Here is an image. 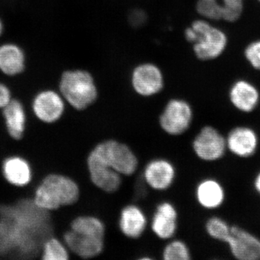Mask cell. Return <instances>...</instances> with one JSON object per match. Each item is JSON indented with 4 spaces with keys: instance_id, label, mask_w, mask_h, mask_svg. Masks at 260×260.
Wrapping results in <instances>:
<instances>
[{
    "instance_id": "6da1fadb",
    "label": "cell",
    "mask_w": 260,
    "mask_h": 260,
    "mask_svg": "<svg viewBox=\"0 0 260 260\" xmlns=\"http://www.w3.org/2000/svg\"><path fill=\"white\" fill-rule=\"evenodd\" d=\"M80 194L79 184L73 178L63 173L51 172L36 186L32 200L38 208L53 213L76 204Z\"/></svg>"
},
{
    "instance_id": "7a4b0ae2",
    "label": "cell",
    "mask_w": 260,
    "mask_h": 260,
    "mask_svg": "<svg viewBox=\"0 0 260 260\" xmlns=\"http://www.w3.org/2000/svg\"><path fill=\"white\" fill-rule=\"evenodd\" d=\"M184 37L192 44L195 56L201 61L217 59L226 49L229 43L226 34L205 18L194 20L185 29Z\"/></svg>"
},
{
    "instance_id": "3957f363",
    "label": "cell",
    "mask_w": 260,
    "mask_h": 260,
    "mask_svg": "<svg viewBox=\"0 0 260 260\" xmlns=\"http://www.w3.org/2000/svg\"><path fill=\"white\" fill-rule=\"evenodd\" d=\"M59 92L66 104L77 111L88 109L99 97L95 79L85 70L64 71L59 80Z\"/></svg>"
},
{
    "instance_id": "277c9868",
    "label": "cell",
    "mask_w": 260,
    "mask_h": 260,
    "mask_svg": "<svg viewBox=\"0 0 260 260\" xmlns=\"http://www.w3.org/2000/svg\"><path fill=\"white\" fill-rule=\"evenodd\" d=\"M92 150L121 176L130 177L138 170V157L125 143L113 139L104 140L95 145Z\"/></svg>"
},
{
    "instance_id": "5b68a950",
    "label": "cell",
    "mask_w": 260,
    "mask_h": 260,
    "mask_svg": "<svg viewBox=\"0 0 260 260\" xmlns=\"http://www.w3.org/2000/svg\"><path fill=\"white\" fill-rule=\"evenodd\" d=\"M193 110L190 104L184 99H172L168 102L159 116L161 129L172 136L184 134L190 127Z\"/></svg>"
},
{
    "instance_id": "8992f818",
    "label": "cell",
    "mask_w": 260,
    "mask_h": 260,
    "mask_svg": "<svg viewBox=\"0 0 260 260\" xmlns=\"http://www.w3.org/2000/svg\"><path fill=\"white\" fill-rule=\"evenodd\" d=\"M66 102L59 92L51 89L41 90L32 99L30 109L34 117L44 124H56L62 119Z\"/></svg>"
},
{
    "instance_id": "52a82bcc",
    "label": "cell",
    "mask_w": 260,
    "mask_h": 260,
    "mask_svg": "<svg viewBox=\"0 0 260 260\" xmlns=\"http://www.w3.org/2000/svg\"><path fill=\"white\" fill-rule=\"evenodd\" d=\"M133 90L142 97H151L160 93L164 87L161 70L153 63L145 62L135 67L131 75Z\"/></svg>"
},
{
    "instance_id": "ba28073f",
    "label": "cell",
    "mask_w": 260,
    "mask_h": 260,
    "mask_svg": "<svg viewBox=\"0 0 260 260\" xmlns=\"http://www.w3.org/2000/svg\"><path fill=\"white\" fill-rule=\"evenodd\" d=\"M244 0H198L196 10L203 18L234 23L241 18Z\"/></svg>"
},
{
    "instance_id": "9c48e42d",
    "label": "cell",
    "mask_w": 260,
    "mask_h": 260,
    "mask_svg": "<svg viewBox=\"0 0 260 260\" xmlns=\"http://www.w3.org/2000/svg\"><path fill=\"white\" fill-rule=\"evenodd\" d=\"M193 150L197 156L204 161L211 162L223 156L227 149L226 139L218 130L205 126L195 137Z\"/></svg>"
},
{
    "instance_id": "30bf717a",
    "label": "cell",
    "mask_w": 260,
    "mask_h": 260,
    "mask_svg": "<svg viewBox=\"0 0 260 260\" xmlns=\"http://www.w3.org/2000/svg\"><path fill=\"white\" fill-rule=\"evenodd\" d=\"M86 162L89 177L94 186L109 194L120 189L122 176L103 161L92 150L88 153Z\"/></svg>"
},
{
    "instance_id": "8fae6325",
    "label": "cell",
    "mask_w": 260,
    "mask_h": 260,
    "mask_svg": "<svg viewBox=\"0 0 260 260\" xmlns=\"http://www.w3.org/2000/svg\"><path fill=\"white\" fill-rule=\"evenodd\" d=\"M225 243L232 255L239 260L260 259V240L255 236L237 225L231 226Z\"/></svg>"
},
{
    "instance_id": "7c38bea8",
    "label": "cell",
    "mask_w": 260,
    "mask_h": 260,
    "mask_svg": "<svg viewBox=\"0 0 260 260\" xmlns=\"http://www.w3.org/2000/svg\"><path fill=\"white\" fill-rule=\"evenodd\" d=\"M104 239L78 234L71 229L64 232L61 238L70 252L82 259H93L102 254L105 245Z\"/></svg>"
},
{
    "instance_id": "4fadbf2b",
    "label": "cell",
    "mask_w": 260,
    "mask_h": 260,
    "mask_svg": "<svg viewBox=\"0 0 260 260\" xmlns=\"http://www.w3.org/2000/svg\"><path fill=\"white\" fill-rule=\"evenodd\" d=\"M2 174L6 182L13 187L28 188L32 180L31 165L18 155L7 157L2 164Z\"/></svg>"
},
{
    "instance_id": "5bb4252c",
    "label": "cell",
    "mask_w": 260,
    "mask_h": 260,
    "mask_svg": "<svg viewBox=\"0 0 260 260\" xmlns=\"http://www.w3.org/2000/svg\"><path fill=\"white\" fill-rule=\"evenodd\" d=\"M143 176L146 184L154 190L165 191L174 184L176 169L167 159H154L147 164Z\"/></svg>"
},
{
    "instance_id": "9a60e30c",
    "label": "cell",
    "mask_w": 260,
    "mask_h": 260,
    "mask_svg": "<svg viewBox=\"0 0 260 260\" xmlns=\"http://www.w3.org/2000/svg\"><path fill=\"white\" fill-rule=\"evenodd\" d=\"M1 111L8 135L14 141H20L25 135L28 118L25 106L19 99L13 98Z\"/></svg>"
},
{
    "instance_id": "2e32d148",
    "label": "cell",
    "mask_w": 260,
    "mask_h": 260,
    "mask_svg": "<svg viewBox=\"0 0 260 260\" xmlns=\"http://www.w3.org/2000/svg\"><path fill=\"white\" fill-rule=\"evenodd\" d=\"M177 208L170 202H162L157 206L151 221L153 234L162 240L172 239L177 230Z\"/></svg>"
},
{
    "instance_id": "e0dca14e",
    "label": "cell",
    "mask_w": 260,
    "mask_h": 260,
    "mask_svg": "<svg viewBox=\"0 0 260 260\" xmlns=\"http://www.w3.org/2000/svg\"><path fill=\"white\" fill-rule=\"evenodd\" d=\"M229 95L232 105L244 113L254 111L260 99L259 90L255 85L244 79L238 80L233 84Z\"/></svg>"
},
{
    "instance_id": "ac0fdd59",
    "label": "cell",
    "mask_w": 260,
    "mask_h": 260,
    "mask_svg": "<svg viewBox=\"0 0 260 260\" xmlns=\"http://www.w3.org/2000/svg\"><path fill=\"white\" fill-rule=\"evenodd\" d=\"M227 148L237 156L246 158L255 153L258 138L255 132L246 126H238L228 135Z\"/></svg>"
},
{
    "instance_id": "d6986e66",
    "label": "cell",
    "mask_w": 260,
    "mask_h": 260,
    "mask_svg": "<svg viewBox=\"0 0 260 260\" xmlns=\"http://www.w3.org/2000/svg\"><path fill=\"white\" fill-rule=\"evenodd\" d=\"M148 225V219L143 210L135 205H128L121 210L119 218L120 232L126 237L138 239L143 235Z\"/></svg>"
},
{
    "instance_id": "ffe728a7",
    "label": "cell",
    "mask_w": 260,
    "mask_h": 260,
    "mask_svg": "<svg viewBox=\"0 0 260 260\" xmlns=\"http://www.w3.org/2000/svg\"><path fill=\"white\" fill-rule=\"evenodd\" d=\"M25 68V52L13 43L0 45V72L8 76L21 74Z\"/></svg>"
},
{
    "instance_id": "44dd1931",
    "label": "cell",
    "mask_w": 260,
    "mask_h": 260,
    "mask_svg": "<svg viewBox=\"0 0 260 260\" xmlns=\"http://www.w3.org/2000/svg\"><path fill=\"white\" fill-rule=\"evenodd\" d=\"M198 203L206 209H215L220 206L225 200V191L221 184L215 179L202 181L196 189Z\"/></svg>"
},
{
    "instance_id": "7402d4cb",
    "label": "cell",
    "mask_w": 260,
    "mask_h": 260,
    "mask_svg": "<svg viewBox=\"0 0 260 260\" xmlns=\"http://www.w3.org/2000/svg\"><path fill=\"white\" fill-rule=\"evenodd\" d=\"M70 229L84 235L105 239V224L100 218L94 215H81L75 217L70 222Z\"/></svg>"
},
{
    "instance_id": "603a6c76",
    "label": "cell",
    "mask_w": 260,
    "mask_h": 260,
    "mask_svg": "<svg viewBox=\"0 0 260 260\" xmlns=\"http://www.w3.org/2000/svg\"><path fill=\"white\" fill-rule=\"evenodd\" d=\"M70 252L59 238L51 236L42 246L40 258L42 260H68Z\"/></svg>"
},
{
    "instance_id": "cb8c5ba5",
    "label": "cell",
    "mask_w": 260,
    "mask_h": 260,
    "mask_svg": "<svg viewBox=\"0 0 260 260\" xmlns=\"http://www.w3.org/2000/svg\"><path fill=\"white\" fill-rule=\"evenodd\" d=\"M162 259L165 260H189L191 253L186 243L181 240L169 242L162 251Z\"/></svg>"
},
{
    "instance_id": "d4e9b609",
    "label": "cell",
    "mask_w": 260,
    "mask_h": 260,
    "mask_svg": "<svg viewBox=\"0 0 260 260\" xmlns=\"http://www.w3.org/2000/svg\"><path fill=\"white\" fill-rule=\"evenodd\" d=\"M205 229L210 237L222 242H225L230 234V225L218 217L208 219L205 224Z\"/></svg>"
},
{
    "instance_id": "484cf974",
    "label": "cell",
    "mask_w": 260,
    "mask_h": 260,
    "mask_svg": "<svg viewBox=\"0 0 260 260\" xmlns=\"http://www.w3.org/2000/svg\"><path fill=\"white\" fill-rule=\"evenodd\" d=\"M244 56L254 69L260 71V39L254 41L246 47Z\"/></svg>"
},
{
    "instance_id": "4316f807",
    "label": "cell",
    "mask_w": 260,
    "mask_h": 260,
    "mask_svg": "<svg viewBox=\"0 0 260 260\" xmlns=\"http://www.w3.org/2000/svg\"><path fill=\"white\" fill-rule=\"evenodd\" d=\"M12 99L13 96L10 89L8 85L0 82V110L6 107Z\"/></svg>"
},
{
    "instance_id": "83f0119b",
    "label": "cell",
    "mask_w": 260,
    "mask_h": 260,
    "mask_svg": "<svg viewBox=\"0 0 260 260\" xmlns=\"http://www.w3.org/2000/svg\"><path fill=\"white\" fill-rule=\"evenodd\" d=\"M254 187L258 193L260 194V172L256 176L255 180H254Z\"/></svg>"
},
{
    "instance_id": "f1b7e54d",
    "label": "cell",
    "mask_w": 260,
    "mask_h": 260,
    "mask_svg": "<svg viewBox=\"0 0 260 260\" xmlns=\"http://www.w3.org/2000/svg\"><path fill=\"white\" fill-rule=\"evenodd\" d=\"M3 30H4V25H3V20L0 18V37H1L2 34H3Z\"/></svg>"
},
{
    "instance_id": "f546056e",
    "label": "cell",
    "mask_w": 260,
    "mask_h": 260,
    "mask_svg": "<svg viewBox=\"0 0 260 260\" xmlns=\"http://www.w3.org/2000/svg\"><path fill=\"white\" fill-rule=\"evenodd\" d=\"M257 1L260 3V0H257Z\"/></svg>"
}]
</instances>
